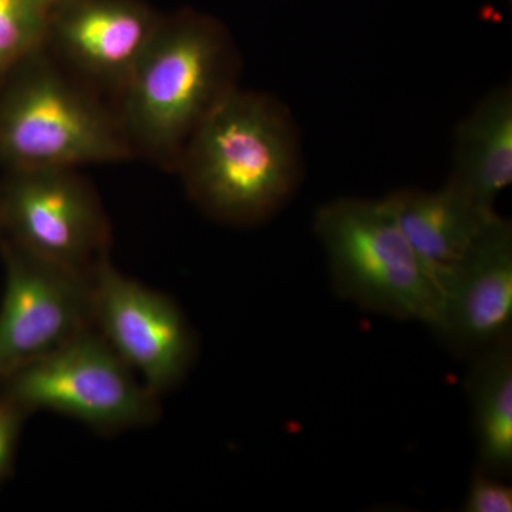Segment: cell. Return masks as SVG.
<instances>
[{"label": "cell", "mask_w": 512, "mask_h": 512, "mask_svg": "<svg viewBox=\"0 0 512 512\" xmlns=\"http://www.w3.org/2000/svg\"><path fill=\"white\" fill-rule=\"evenodd\" d=\"M470 362L467 393L478 468L507 480L512 473V338L483 350Z\"/></svg>", "instance_id": "obj_13"}, {"label": "cell", "mask_w": 512, "mask_h": 512, "mask_svg": "<svg viewBox=\"0 0 512 512\" xmlns=\"http://www.w3.org/2000/svg\"><path fill=\"white\" fill-rule=\"evenodd\" d=\"M25 413L0 397V480L8 473Z\"/></svg>", "instance_id": "obj_16"}, {"label": "cell", "mask_w": 512, "mask_h": 512, "mask_svg": "<svg viewBox=\"0 0 512 512\" xmlns=\"http://www.w3.org/2000/svg\"><path fill=\"white\" fill-rule=\"evenodd\" d=\"M3 79L9 82L0 96V163L9 170H80L136 158L116 110L46 46Z\"/></svg>", "instance_id": "obj_3"}, {"label": "cell", "mask_w": 512, "mask_h": 512, "mask_svg": "<svg viewBox=\"0 0 512 512\" xmlns=\"http://www.w3.org/2000/svg\"><path fill=\"white\" fill-rule=\"evenodd\" d=\"M512 184V92L501 87L458 127L448 185L484 211Z\"/></svg>", "instance_id": "obj_12"}, {"label": "cell", "mask_w": 512, "mask_h": 512, "mask_svg": "<svg viewBox=\"0 0 512 512\" xmlns=\"http://www.w3.org/2000/svg\"><path fill=\"white\" fill-rule=\"evenodd\" d=\"M0 387L20 412L57 413L104 434L148 426L160 414L158 396L94 328Z\"/></svg>", "instance_id": "obj_5"}, {"label": "cell", "mask_w": 512, "mask_h": 512, "mask_svg": "<svg viewBox=\"0 0 512 512\" xmlns=\"http://www.w3.org/2000/svg\"><path fill=\"white\" fill-rule=\"evenodd\" d=\"M440 322L434 330L454 355L470 360L512 338V227L500 215L441 284Z\"/></svg>", "instance_id": "obj_10"}, {"label": "cell", "mask_w": 512, "mask_h": 512, "mask_svg": "<svg viewBox=\"0 0 512 512\" xmlns=\"http://www.w3.org/2000/svg\"><path fill=\"white\" fill-rule=\"evenodd\" d=\"M0 303V386L94 328L92 275L45 261L6 239Z\"/></svg>", "instance_id": "obj_7"}, {"label": "cell", "mask_w": 512, "mask_h": 512, "mask_svg": "<svg viewBox=\"0 0 512 512\" xmlns=\"http://www.w3.org/2000/svg\"><path fill=\"white\" fill-rule=\"evenodd\" d=\"M461 511L511 512L512 487L505 478L495 477L477 468L468 485Z\"/></svg>", "instance_id": "obj_15"}, {"label": "cell", "mask_w": 512, "mask_h": 512, "mask_svg": "<svg viewBox=\"0 0 512 512\" xmlns=\"http://www.w3.org/2000/svg\"><path fill=\"white\" fill-rule=\"evenodd\" d=\"M235 52L218 23L161 20L119 93L116 113L134 156L177 170L198 126L235 89Z\"/></svg>", "instance_id": "obj_2"}, {"label": "cell", "mask_w": 512, "mask_h": 512, "mask_svg": "<svg viewBox=\"0 0 512 512\" xmlns=\"http://www.w3.org/2000/svg\"><path fill=\"white\" fill-rule=\"evenodd\" d=\"M60 0H0V79L46 46Z\"/></svg>", "instance_id": "obj_14"}, {"label": "cell", "mask_w": 512, "mask_h": 512, "mask_svg": "<svg viewBox=\"0 0 512 512\" xmlns=\"http://www.w3.org/2000/svg\"><path fill=\"white\" fill-rule=\"evenodd\" d=\"M160 22L134 0H60L46 49L93 90L119 96Z\"/></svg>", "instance_id": "obj_9"}, {"label": "cell", "mask_w": 512, "mask_h": 512, "mask_svg": "<svg viewBox=\"0 0 512 512\" xmlns=\"http://www.w3.org/2000/svg\"><path fill=\"white\" fill-rule=\"evenodd\" d=\"M433 281L439 286L497 217L451 185L439 191L400 190L384 198Z\"/></svg>", "instance_id": "obj_11"}, {"label": "cell", "mask_w": 512, "mask_h": 512, "mask_svg": "<svg viewBox=\"0 0 512 512\" xmlns=\"http://www.w3.org/2000/svg\"><path fill=\"white\" fill-rule=\"evenodd\" d=\"M315 232L340 298L365 311L436 330L443 296L386 201L342 198L323 205Z\"/></svg>", "instance_id": "obj_4"}, {"label": "cell", "mask_w": 512, "mask_h": 512, "mask_svg": "<svg viewBox=\"0 0 512 512\" xmlns=\"http://www.w3.org/2000/svg\"><path fill=\"white\" fill-rule=\"evenodd\" d=\"M0 231H2V228H0Z\"/></svg>", "instance_id": "obj_17"}, {"label": "cell", "mask_w": 512, "mask_h": 512, "mask_svg": "<svg viewBox=\"0 0 512 512\" xmlns=\"http://www.w3.org/2000/svg\"><path fill=\"white\" fill-rule=\"evenodd\" d=\"M0 228L30 254L82 274L109 258V218L77 168L9 170L0 187Z\"/></svg>", "instance_id": "obj_6"}, {"label": "cell", "mask_w": 512, "mask_h": 512, "mask_svg": "<svg viewBox=\"0 0 512 512\" xmlns=\"http://www.w3.org/2000/svg\"><path fill=\"white\" fill-rule=\"evenodd\" d=\"M93 326L156 396L184 379L195 339L173 299L120 272L106 258L92 274Z\"/></svg>", "instance_id": "obj_8"}, {"label": "cell", "mask_w": 512, "mask_h": 512, "mask_svg": "<svg viewBox=\"0 0 512 512\" xmlns=\"http://www.w3.org/2000/svg\"><path fill=\"white\" fill-rule=\"evenodd\" d=\"M175 171L214 220L241 227L268 220L298 184L291 119L271 97L235 87L192 134Z\"/></svg>", "instance_id": "obj_1"}]
</instances>
